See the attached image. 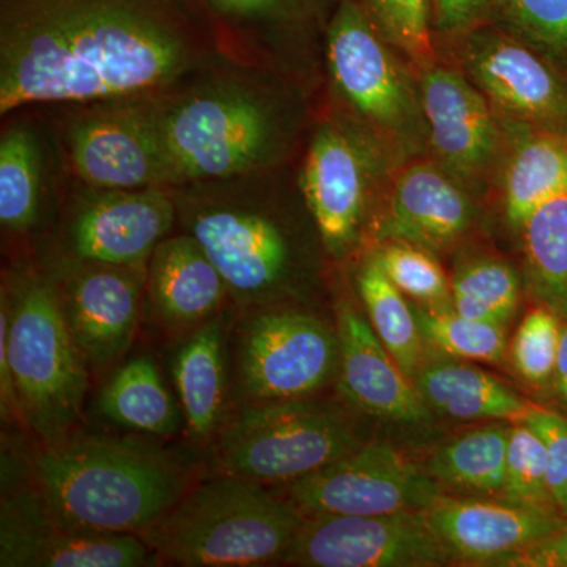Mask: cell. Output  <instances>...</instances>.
I'll use <instances>...</instances> for the list:
<instances>
[{"mask_svg": "<svg viewBox=\"0 0 567 567\" xmlns=\"http://www.w3.org/2000/svg\"><path fill=\"white\" fill-rule=\"evenodd\" d=\"M264 71L226 61L148 99L171 186L257 173L278 162L286 121Z\"/></svg>", "mask_w": 567, "mask_h": 567, "instance_id": "2", "label": "cell"}, {"mask_svg": "<svg viewBox=\"0 0 567 567\" xmlns=\"http://www.w3.org/2000/svg\"><path fill=\"white\" fill-rule=\"evenodd\" d=\"M520 281L503 260L480 259L462 265L451 279V306L458 315L505 327L517 311Z\"/></svg>", "mask_w": 567, "mask_h": 567, "instance_id": "32", "label": "cell"}, {"mask_svg": "<svg viewBox=\"0 0 567 567\" xmlns=\"http://www.w3.org/2000/svg\"><path fill=\"white\" fill-rule=\"evenodd\" d=\"M148 298L156 316L175 328L200 327L218 317L229 287L193 235H169L147 262Z\"/></svg>", "mask_w": 567, "mask_h": 567, "instance_id": "22", "label": "cell"}, {"mask_svg": "<svg viewBox=\"0 0 567 567\" xmlns=\"http://www.w3.org/2000/svg\"><path fill=\"white\" fill-rule=\"evenodd\" d=\"M9 298V360L21 420L44 446L69 439L81 417L87 371L58 284L32 275Z\"/></svg>", "mask_w": 567, "mask_h": 567, "instance_id": "6", "label": "cell"}, {"mask_svg": "<svg viewBox=\"0 0 567 567\" xmlns=\"http://www.w3.org/2000/svg\"><path fill=\"white\" fill-rule=\"evenodd\" d=\"M100 410L115 424L152 435H173L181 412L151 358L123 364L100 395Z\"/></svg>", "mask_w": 567, "mask_h": 567, "instance_id": "27", "label": "cell"}, {"mask_svg": "<svg viewBox=\"0 0 567 567\" xmlns=\"http://www.w3.org/2000/svg\"><path fill=\"white\" fill-rule=\"evenodd\" d=\"M377 28L415 62L429 63L432 47V0H368Z\"/></svg>", "mask_w": 567, "mask_h": 567, "instance_id": "36", "label": "cell"}, {"mask_svg": "<svg viewBox=\"0 0 567 567\" xmlns=\"http://www.w3.org/2000/svg\"><path fill=\"white\" fill-rule=\"evenodd\" d=\"M417 99L429 141L446 169L464 178L486 174L499 142L486 95L457 71L431 66Z\"/></svg>", "mask_w": 567, "mask_h": 567, "instance_id": "18", "label": "cell"}, {"mask_svg": "<svg viewBox=\"0 0 567 567\" xmlns=\"http://www.w3.org/2000/svg\"><path fill=\"white\" fill-rule=\"evenodd\" d=\"M40 494L61 524L140 536L188 492L186 473L159 451L110 436H76L35 462Z\"/></svg>", "mask_w": 567, "mask_h": 567, "instance_id": "3", "label": "cell"}, {"mask_svg": "<svg viewBox=\"0 0 567 567\" xmlns=\"http://www.w3.org/2000/svg\"><path fill=\"white\" fill-rule=\"evenodd\" d=\"M472 223V203L461 185L434 164L417 163L395 178L379 235L425 249L456 241Z\"/></svg>", "mask_w": 567, "mask_h": 567, "instance_id": "21", "label": "cell"}, {"mask_svg": "<svg viewBox=\"0 0 567 567\" xmlns=\"http://www.w3.org/2000/svg\"><path fill=\"white\" fill-rule=\"evenodd\" d=\"M357 287L375 334L402 371L415 379L424 364V338L417 327L415 309L406 303L404 293L372 257L358 270Z\"/></svg>", "mask_w": 567, "mask_h": 567, "instance_id": "30", "label": "cell"}, {"mask_svg": "<svg viewBox=\"0 0 567 567\" xmlns=\"http://www.w3.org/2000/svg\"><path fill=\"white\" fill-rule=\"evenodd\" d=\"M421 334L440 352L458 360L499 364L506 357V331L499 324L480 322L454 311L453 306H416Z\"/></svg>", "mask_w": 567, "mask_h": 567, "instance_id": "33", "label": "cell"}, {"mask_svg": "<svg viewBox=\"0 0 567 567\" xmlns=\"http://www.w3.org/2000/svg\"><path fill=\"white\" fill-rule=\"evenodd\" d=\"M566 188L567 130L528 126L506 164L507 219L520 229L529 213Z\"/></svg>", "mask_w": 567, "mask_h": 567, "instance_id": "26", "label": "cell"}, {"mask_svg": "<svg viewBox=\"0 0 567 567\" xmlns=\"http://www.w3.org/2000/svg\"><path fill=\"white\" fill-rule=\"evenodd\" d=\"M413 382L429 409L457 420L524 423L535 409L495 375L458 361L423 364Z\"/></svg>", "mask_w": 567, "mask_h": 567, "instance_id": "24", "label": "cell"}, {"mask_svg": "<svg viewBox=\"0 0 567 567\" xmlns=\"http://www.w3.org/2000/svg\"><path fill=\"white\" fill-rule=\"evenodd\" d=\"M227 58L256 69L274 65L287 33L322 20L341 0H193Z\"/></svg>", "mask_w": 567, "mask_h": 567, "instance_id": "23", "label": "cell"}, {"mask_svg": "<svg viewBox=\"0 0 567 567\" xmlns=\"http://www.w3.org/2000/svg\"><path fill=\"white\" fill-rule=\"evenodd\" d=\"M520 229L529 290L544 308L567 317V188L529 213Z\"/></svg>", "mask_w": 567, "mask_h": 567, "instance_id": "28", "label": "cell"}, {"mask_svg": "<svg viewBox=\"0 0 567 567\" xmlns=\"http://www.w3.org/2000/svg\"><path fill=\"white\" fill-rule=\"evenodd\" d=\"M43 152L32 125L13 121L0 137V223L21 234L39 219Z\"/></svg>", "mask_w": 567, "mask_h": 567, "instance_id": "29", "label": "cell"}, {"mask_svg": "<svg viewBox=\"0 0 567 567\" xmlns=\"http://www.w3.org/2000/svg\"><path fill=\"white\" fill-rule=\"evenodd\" d=\"M327 63L336 91L368 125L405 144L420 134V99L371 14L354 0H341L328 21Z\"/></svg>", "mask_w": 567, "mask_h": 567, "instance_id": "10", "label": "cell"}, {"mask_svg": "<svg viewBox=\"0 0 567 567\" xmlns=\"http://www.w3.org/2000/svg\"><path fill=\"white\" fill-rule=\"evenodd\" d=\"M233 61L193 0H0V115L152 99Z\"/></svg>", "mask_w": 567, "mask_h": 567, "instance_id": "1", "label": "cell"}, {"mask_svg": "<svg viewBox=\"0 0 567 567\" xmlns=\"http://www.w3.org/2000/svg\"><path fill=\"white\" fill-rule=\"evenodd\" d=\"M559 317L548 308H537L518 324L511 358L518 374L529 383H546L557 369L561 328Z\"/></svg>", "mask_w": 567, "mask_h": 567, "instance_id": "37", "label": "cell"}, {"mask_svg": "<svg viewBox=\"0 0 567 567\" xmlns=\"http://www.w3.org/2000/svg\"><path fill=\"white\" fill-rule=\"evenodd\" d=\"M368 185V159L360 144L333 123L320 125L306 152L300 189L331 256H344L357 240Z\"/></svg>", "mask_w": 567, "mask_h": 567, "instance_id": "17", "label": "cell"}, {"mask_svg": "<svg viewBox=\"0 0 567 567\" xmlns=\"http://www.w3.org/2000/svg\"><path fill=\"white\" fill-rule=\"evenodd\" d=\"M65 110L62 151L78 182L102 189L169 188V169L148 99Z\"/></svg>", "mask_w": 567, "mask_h": 567, "instance_id": "9", "label": "cell"}, {"mask_svg": "<svg viewBox=\"0 0 567 567\" xmlns=\"http://www.w3.org/2000/svg\"><path fill=\"white\" fill-rule=\"evenodd\" d=\"M558 507L567 516V483H566L565 488H563V494H561V498H559Z\"/></svg>", "mask_w": 567, "mask_h": 567, "instance_id": "43", "label": "cell"}, {"mask_svg": "<svg viewBox=\"0 0 567 567\" xmlns=\"http://www.w3.org/2000/svg\"><path fill=\"white\" fill-rule=\"evenodd\" d=\"M555 388L563 404L567 406V327L563 330L561 342H559V352L557 369H555Z\"/></svg>", "mask_w": 567, "mask_h": 567, "instance_id": "42", "label": "cell"}, {"mask_svg": "<svg viewBox=\"0 0 567 567\" xmlns=\"http://www.w3.org/2000/svg\"><path fill=\"white\" fill-rule=\"evenodd\" d=\"M371 257L402 293L421 306H451V282L429 249L393 240Z\"/></svg>", "mask_w": 567, "mask_h": 567, "instance_id": "34", "label": "cell"}, {"mask_svg": "<svg viewBox=\"0 0 567 567\" xmlns=\"http://www.w3.org/2000/svg\"><path fill=\"white\" fill-rule=\"evenodd\" d=\"M424 513L453 558L472 566H488L505 555L516 554L565 525L546 506L511 499L440 496Z\"/></svg>", "mask_w": 567, "mask_h": 567, "instance_id": "19", "label": "cell"}, {"mask_svg": "<svg viewBox=\"0 0 567 567\" xmlns=\"http://www.w3.org/2000/svg\"><path fill=\"white\" fill-rule=\"evenodd\" d=\"M464 65L473 84L507 118L566 130V82L520 41L495 31L473 32L464 47Z\"/></svg>", "mask_w": 567, "mask_h": 567, "instance_id": "16", "label": "cell"}, {"mask_svg": "<svg viewBox=\"0 0 567 567\" xmlns=\"http://www.w3.org/2000/svg\"><path fill=\"white\" fill-rule=\"evenodd\" d=\"M71 213L70 260L147 267L153 249L169 237L177 208L169 188L102 189L82 185Z\"/></svg>", "mask_w": 567, "mask_h": 567, "instance_id": "13", "label": "cell"}, {"mask_svg": "<svg viewBox=\"0 0 567 567\" xmlns=\"http://www.w3.org/2000/svg\"><path fill=\"white\" fill-rule=\"evenodd\" d=\"M363 445L339 406L319 399L246 404L219 435L218 475L290 484Z\"/></svg>", "mask_w": 567, "mask_h": 567, "instance_id": "7", "label": "cell"}, {"mask_svg": "<svg viewBox=\"0 0 567 567\" xmlns=\"http://www.w3.org/2000/svg\"><path fill=\"white\" fill-rule=\"evenodd\" d=\"M524 423L536 432L546 447L548 491L558 506L567 483V421L555 413L533 409Z\"/></svg>", "mask_w": 567, "mask_h": 567, "instance_id": "39", "label": "cell"}, {"mask_svg": "<svg viewBox=\"0 0 567 567\" xmlns=\"http://www.w3.org/2000/svg\"><path fill=\"white\" fill-rule=\"evenodd\" d=\"M440 496L431 473L388 443H369L290 483L287 502L305 517L380 516L425 511Z\"/></svg>", "mask_w": 567, "mask_h": 567, "instance_id": "11", "label": "cell"}, {"mask_svg": "<svg viewBox=\"0 0 567 567\" xmlns=\"http://www.w3.org/2000/svg\"><path fill=\"white\" fill-rule=\"evenodd\" d=\"M223 320H208L178 350L174 382L186 431L196 442L210 439L218 429L226 401V344Z\"/></svg>", "mask_w": 567, "mask_h": 567, "instance_id": "25", "label": "cell"}, {"mask_svg": "<svg viewBox=\"0 0 567 567\" xmlns=\"http://www.w3.org/2000/svg\"><path fill=\"white\" fill-rule=\"evenodd\" d=\"M305 516L264 484L216 475L188 488L173 509L141 533L159 561L189 567H249L282 561Z\"/></svg>", "mask_w": 567, "mask_h": 567, "instance_id": "4", "label": "cell"}, {"mask_svg": "<svg viewBox=\"0 0 567 567\" xmlns=\"http://www.w3.org/2000/svg\"><path fill=\"white\" fill-rule=\"evenodd\" d=\"M498 6L517 31L567 55V0H498Z\"/></svg>", "mask_w": 567, "mask_h": 567, "instance_id": "38", "label": "cell"}, {"mask_svg": "<svg viewBox=\"0 0 567 567\" xmlns=\"http://www.w3.org/2000/svg\"><path fill=\"white\" fill-rule=\"evenodd\" d=\"M494 0H432V24L442 33L468 31Z\"/></svg>", "mask_w": 567, "mask_h": 567, "instance_id": "41", "label": "cell"}, {"mask_svg": "<svg viewBox=\"0 0 567 567\" xmlns=\"http://www.w3.org/2000/svg\"><path fill=\"white\" fill-rule=\"evenodd\" d=\"M547 473V453L543 440L525 423L511 427L502 492L505 499L548 507L550 502H555L548 491Z\"/></svg>", "mask_w": 567, "mask_h": 567, "instance_id": "35", "label": "cell"}, {"mask_svg": "<svg viewBox=\"0 0 567 567\" xmlns=\"http://www.w3.org/2000/svg\"><path fill=\"white\" fill-rule=\"evenodd\" d=\"M147 267L70 260L59 290L85 363L104 371L128 352L137 320Z\"/></svg>", "mask_w": 567, "mask_h": 567, "instance_id": "15", "label": "cell"}, {"mask_svg": "<svg viewBox=\"0 0 567 567\" xmlns=\"http://www.w3.org/2000/svg\"><path fill=\"white\" fill-rule=\"evenodd\" d=\"M509 434L505 425L465 432L436 451L429 462V473L450 486L499 494L505 486Z\"/></svg>", "mask_w": 567, "mask_h": 567, "instance_id": "31", "label": "cell"}, {"mask_svg": "<svg viewBox=\"0 0 567 567\" xmlns=\"http://www.w3.org/2000/svg\"><path fill=\"white\" fill-rule=\"evenodd\" d=\"M453 555L424 511L305 517L284 563L306 567H436Z\"/></svg>", "mask_w": 567, "mask_h": 567, "instance_id": "12", "label": "cell"}, {"mask_svg": "<svg viewBox=\"0 0 567 567\" xmlns=\"http://www.w3.org/2000/svg\"><path fill=\"white\" fill-rule=\"evenodd\" d=\"M151 559L141 536L61 524L40 492L3 498L0 566L137 567Z\"/></svg>", "mask_w": 567, "mask_h": 567, "instance_id": "14", "label": "cell"}, {"mask_svg": "<svg viewBox=\"0 0 567 567\" xmlns=\"http://www.w3.org/2000/svg\"><path fill=\"white\" fill-rule=\"evenodd\" d=\"M339 372V339L292 309L260 311L241 324L237 379L246 404L311 398Z\"/></svg>", "mask_w": 567, "mask_h": 567, "instance_id": "8", "label": "cell"}, {"mask_svg": "<svg viewBox=\"0 0 567 567\" xmlns=\"http://www.w3.org/2000/svg\"><path fill=\"white\" fill-rule=\"evenodd\" d=\"M339 390L368 415L425 423L431 412L409 375L382 344L368 317L350 300L338 306Z\"/></svg>", "mask_w": 567, "mask_h": 567, "instance_id": "20", "label": "cell"}, {"mask_svg": "<svg viewBox=\"0 0 567 567\" xmlns=\"http://www.w3.org/2000/svg\"><path fill=\"white\" fill-rule=\"evenodd\" d=\"M488 567H567V524L516 554L495 559Z\"/></svg>", "mask_w": 567, "mask_h": 567, "instance_id": "40", "label": "cell"}, {"mask_svg": "<svg viewBox=\"0 0 567 567\" xmlns=\"http://www.w3.org/2000/svg\"><path fill=\"white\" fill-rule=\"evenodd\" d=\"M265 171L169 186L183 233L199 241L244 309L271 300L293 265L292 240L265 205Z\"/></svg>", "mask_w": 567, "mask_h": 567, "instance_id": "5", "label": "cell"}]
</instances>
